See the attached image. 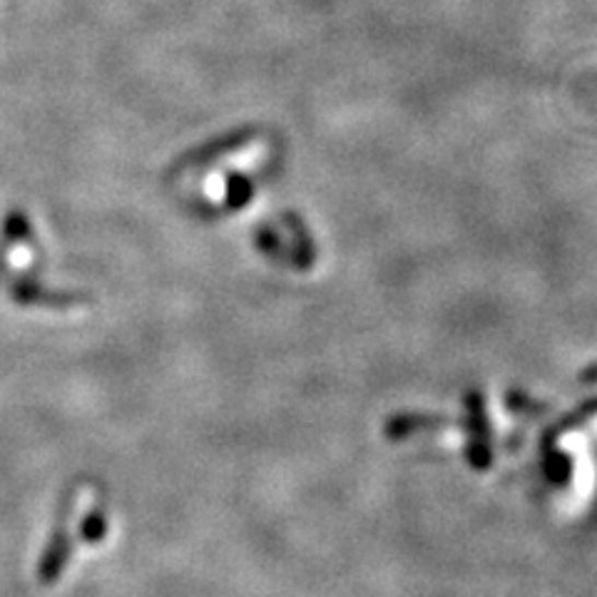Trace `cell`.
I'll return each instance as SVG.
<instances>
[{"mask_svg":"<svg viewBox=\"0 0 597 597\" xmlns=\"http://www.w3.org/2000/svg\"><path fill=\"white\" fill-rule=\"evenodd\" d=\"M83 536L90 542L103 540V536H105V515L103 513L90 515V518L85 520V526H83Z\"/></svg>","mask_w":597,"mask_h":597,"instance_id":"obj_5","label":"cell"},{"mask_svg":"<svg viewBox=\"0 0 597 597\" xmlns=\"http://www.w3.org/2000/svg\"><path fill=\"white\" fill-rule=\"evenodd\" d=\"M66 560H68V540H66V532H58V536L52 538L48 553H45V560L40 565L43 583L56 581V575L60 573L62 565H66Z\"/></svg>","mask_w":597,"mask_h":597,"instance_id":"obj_3","label":"cell"},{"mask_svg":"<svg viewBox=\"0 0 597 597\" xmlns=\"http://www.w3.org/2000/svg\"><path fill=\"white\" fill-rule=\"evenodd\" d=\"M468 464L476 470H488L493 466L491 426H488L485 401L481 391H468Z\"/></svg>","mask_w":597,"mask_h":597,"instance_id":"obj_1","label":"cell"},{"mask_svg":"<svg viewBox=\"0 0 597 597\" xmlns=\"http://www.w3.org/2000/svg\"><path fill=\"white\" fill-rule=\"evenodd\" d=\"M508 406H511L513 411H520V413H542V411H548V406L530 401V398L526 394H515V391H511V396H508Z\"/></svg>","mask_w":597,"mask_h":597,"instance_id":"obj_4","label":"cell"},{"mask_svg":"<svg viewBox=\"0 0 597 597\" xmlns=\"http://www.w3.org/2000/svg\"><path fill=\"white\" fill-rule=\"evenodd\" d=\"M458 423L443 419V415H426V413H398L386 421L384 433L388 441H406L415 433L429 431H456Z\"/></svg>","mask_w":597,"mask_h":597,"instance_id":"obj_2","label":"cell"},{"mask_svg":"<svg viewBox=\"0 0 597 597\" xmlns=\"http://www.w3.org/2000/svg\"><path fill=\"white\" fill-rule=\"evenodd\" d=\"M583 382H585V384L597 382V366H593L590 371H585V374H583Z\"/></svg>","mask_w":597,"mask_h":597,"instance_id":"obj_6","label":"cell"}]
</instances>
